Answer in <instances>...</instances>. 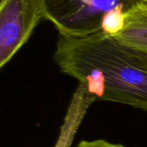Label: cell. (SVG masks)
<instances>
[{
    "mask_svg": "<svg viewBox=\"0 0 147 147\" xmlns=\"http://www.w3.org/2000/svg\"><path fill=\"white\" fill-rule=\"evenodd\" d=\"M54 60L94 99L147 111V53L103 31L83 37L59 35Z\"/></svg>",
    "mask_w": 147,
    "mask_h": 147,
    "instance_id": "6da1fadb",
    "label": "cell"
},
{
    "mask_svg": "<svg viewBox=\"0 0 147 147\" xmlns=\"http://www.w3.org/2000/svg\"><path fill=\"white\" fill-rule=\"evenodd\" d=\"M45 20L59 35L83 37L101 31L106 13L118 7L127 11L139 0H39Z\"/></svg>",
    "mask_w": 147,
    "mask_h": 147,
    "instance_id": "7a4b0ae2",
    "label": "cell"
},
{
    "mask_svg": "<svg viewBox=\"0 0 147 147\" xmlns=\"http://www.w3.org/2000/svg\"><path fill=\"white\" fill-rule=\"evenodd\" d=\"M42 19L39 0H1L0 67L2 68L28 41Z\"/></svg>",
    "mask_w": 147,
    "mask_h": 147,
    "instance_id": "3957f363",
    "label": "cell"
},
{
    "mask_svg": "<svg viewBox=\"0 0 147 147\" xmlns=\"http://www.w3.org/2000/svg\"><path fill=\"white\" fill-rule=\"evenodd\" d=\"M124 44L147 53V4L139 0L126 11L123 30L113 36Z\"/></svg>",
    "mask_w": 147,
    "mask_h": 147,
    "instance_id": "277c9868",
    "label": "cell"
},
{
    "mask_svg": "<svg viewBox=\"0 0 147 147\" xmlns=\"http://www.w3.org/2000/svg\"><path fill=\"white\" fill-rule=\"evenodd\" d=\"M126 11L123 7H118L106 13L102 20L101 31L109 35H117L124 27Z\"/></svg>",
    "mask_w": 147,
    "mask_h": 147,
    "instance_id": "5b68a950",
    "label": "cell"
},
{
    "mask_svg": "<svg viewBox=\"0 0 147 147\" xmlns=\"http://www.w3.org/2000/svg\"><path fill=\"white\" fill-rule=\"evenodd\" d=\"M77 147H126L123 145L113 144L103 139L93 141H82Z\"/></svg>",
    "mask_w": 147,
    "mask_h": 147,
    "instance_id": "8992f818",
    "label": "cell"
},
{
    "mask_svg": "<svg viewBox=\"0 0 147 147\" xmlns=\"http://www.w3.org/2000/svg\"><path fill=\"white\" fill-rule=\"evenodd\" d=\"M141 1H142L143 2H144V3H146V4H147V0H141Z\"/></svg>",
    "mask_w": 147,
    "mask_h": 147,
    "instance_id": "52a82bcc",
    "label": "cell"
}]
</instances>
